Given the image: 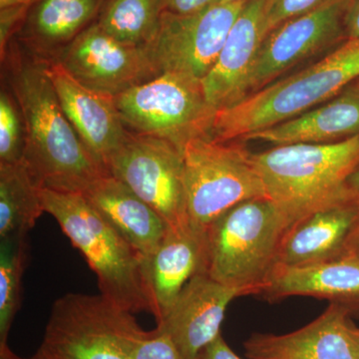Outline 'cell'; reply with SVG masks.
<instances>
[{
  "mask_svg": "<svg viewBox=\"0 0 359 359\" xmlns=\"http://www.w3.org/2000/svg\"><path fill=\"white\" fill-rule=\"evenodd\" d=\"M25 129L22 116L13 95L0 92V163L16 164L23 160Z\"/></svg>",
  "mask_w": 359,
  "mask_h": 359,
  "instance_id": "484cf974",
  "label": "cell"
},
{
  "mask_svg": "<svg viewBox=\"0 0 359 359\" xmlns=\"http://www.w3.org/2000/svg\"><path fill=\"white\" fill-rule=\"evenodd\" d=\"M40 197L44 212L56 219L95 273L100 294L130 313H151L140 255L83 194L41 189Z\"/></svg>",
  "mask_w": 359,
  "mask_h": 359,
  "instance_id": "5b68a950",
  "label": "cell"
},
{
  "mask_svg": "<svg viewBox=\"0 0 359 359\" xmlns=\"http://www.w3.org/2000/svg\"><path fill=\"white\" fill-rule=\"evenodd\" d=\"M132 313L102 294H66L52 306L43 347L57 359H130Z\"/></svg>",
  "mask_w": 359,
  "mask_h": 359,
  "instance_id": "ba28073f",
  "label": "cell"
},
{
  "mask_svg": "<svg viewBox=\"0 0 359 359\" xmlns=\"http://www.w3.org/2000/svg\"><path fill=\"white\" fill-rule=\"evenodd\" d=\"M126 344L130 359H184L169 334L158 327L145 332L137 321L127 332Z\"/></svg>",
  "mask_w": 359,
  "mask_h": 359,
  "instance_id": "4316f807",
  "label": "cell"
},
{
  "mask_svg": "<svg viewBox=\"0 0 359 359\" xmlns=\"http://www.w3.org/2000/svg\"><path fill=\"white\" fill-rule=\"evenodd\" d=\"M221 0H165L166 11L177 14H191L205 11Z\"/></svg>",
  "mask_w": 359,
  "mask_h": 359,
  "instance_id": "f546056e",
  "label": "cell"
},
{
  "mask_svg": "<svg viewBox=\"0 0 359 359\" xmlns=\"http://www.w3.org/2000/svg\"><path fill=\"white\" fill-rule=\"evenodd\" d=\"M351 252H359V224L351 243Z\"/></svg>",
  "mask_w": 359,
  "mask_h": 359,
  "instance_id": "8d00e7d4",
  "label": "cell"
},
{
  "mask_svg": "<svg viewBox=\"0 0 359 359\" xmlns=\"http://www.w3.org/2000/svg\"><path fill=\"white\" fill-rule=\"evenodd\" d=\"M0 242V346H4L20 308L21 282L29 245L28 238H6Z\"/></svg>",
  "mask_w": 359,
  "mask_h": 359,
  "instance_id": "d4e9b609",
  "label": "cell"
},
{
  "mask_svg": "<svg viewBox=\"0 0 359 359\" xmlns=\"http://www.w3.org/2000/svg\"><path fill=\"white\" fill-rule=\"evenodd\" d=\"M197 359H242L233 353L226 344L223 335L214 340L209 346L201 351Z\"/></svg>",
  "mask_w": 359,
  "mask_h": 359,
  "instance_id": "4dcf8cb0",
  "label": "cell"
},
{
  "mask_svg": "<svg viewBox=\"0 0 359 359\" xmlns=\"http://www.w3.org/2000/svg\"><path fill=\"white\" fill-rule=\"evenodd\" d=\"M106 0H36L18 33L28 53L53 59L93 25Z\"/></svg>",
  "mask_w": 359,
  "mask_h": 359,
  "instance_id": "7402d4cb",
  "label": "cell"
},
{
  "mask_svg": "<svg viewBox=\"0 0 359 359\" xmlns=\"http://www.w3.org/2000/svg\"><path fill=\"white\" fill-rule=\"evenodd\" d=\"M165 11V0H106L96 22L122 43L147 46Z\"/></svg>",
  "mask_w": 359,
  "mask_h": 359,
  "instance_id": "cb8c5ba5",
  "label": "cell"
},
{
  "mask_svg": "<svg viewBox=\"0 0 359 359\" xmlns=\"http://www.w3.org/2000/svg\"><path fill=\"white\" fill-rule=\"evenodd\" d=\"M83 195L140 255L142 261L155 252L169 229L155 210L110 174L97 180Z\"/></svg>",
  "mask_w": 359,
  "mask_h": 359,
  "instance_id": "44dd1931",
  "label": "cell"
},
{
  "mask_svg": "<svg viewBox=\"0 0 359 359\" xmlns=\"http://www.w3.org/2000/svg\"><path fill=\"white\" fill-rule=\"evenodd\" d=\"M248 0H221V4H238V2H245Z\"/></svg>",
  "mask_w": 359,
  "mask_h": 359,
  "instance_id": "74e56055",
  "label": "cell"
},
{
  "mask_svg": "<svg viewBox=\"0 0 359 359\" xmlns=\"http://www.w3.org/2000/svg\"><path fill=\"white\" fill-rule=\"evenodd\" d=\"M25 163H0V238H28L44 212L40 190Z\"/></svg>",
  "mask_w": 359,
  "mask_h": 359,
  "instance_id": "603a6c76",
  "label": "cell"
},
{
  "mask_svg": "<svg viewBox=\"0 0 359 359\" xmlns=\"http://www.w3.org/2000/svg\"><path fill=\"white\" fill-rule=\"evenodd\" d=\"M346 0H328L269 32L250 73L249 96L273 83L306 59L346 41Z\"/></svg>",
  "mask_w": 359,
  "mask_h": 359,
  "instance_id": "8fae6325",
  "label": "cell"
},
{
  "mask_svg": "<svg viewBox=\"0 0 359 359\" xmlns=\"http://www.w3.org/2000/svg\"><path fill=\"white\" fill-rule=\"evenodd\" d=\"M348 188L354 195L359 197V168L356 170L348 180Z\"/></svg>",
  "mask_w": 359,
  "mask_h": 359,
  "instance_id": "d590c367",
  "label": "cell"
},
{
  "mask_svg": "<svg viewBox=\"0 0 359 359\" xmlns=\"http://www.w3.org/2000/svg\"><path fill=\"white\" fill-rule=\"evenodd\" d=\"M252 158L269 199L292 224L353 194L348 180L359 168V136L330 144L275 146Z\"/></svg>",
  "mask_w": 359,
  "mask_h": 359,
  "instance_id": "3957f363",
  "label": "cell"
},
{
  "mask_svg": "<svg viewBox=\"0 0 359 359\" xmlns=\"http://www.w3.org/2000/svg\"><path fill=\"white\" fill-rule=\"evenodd\" d=\"M328 0H269L266 34L285 21L313 11Z\"/></svg>",
  "mask_w": 359,
  "mask_h": 359,
  "instance_id": "83f0119b",
  "label": "cell"
},
{
  "mask_svg": "<svg viewBox=\"0 0 359 359\" xmlns=\"http://www.w3.org/2000/svg\"><path fill=\"white\" fill-rule=\"evenodd\" d=\"M344 29L346 39H359V0H346Z\"/></svg>",
  "mask_w": 359,
  "mask_h": 359,
  "instance_id": "1f68e13d",
  "label": "cell"
},
{
  "mask_svg": "<svg viewBox=\"0 0 359 359\" xmlns=\"http://www.w3.org/2000/svg\"><path fill=\"white\" fill-rule=\"evenodd\" d=\"M250 153L237 141L199 137L183 149L188 212L207 228L245 201L268 198Z\"/></svg>",
  "mask_w": 359,
  "mask_h": 359,
  "instance_id": "52a82bcc",
  "label": "cell"
},
{
  "mask_svg": "<svg viewBox=\"0 0 359 359\" xmlns=\"http://www.w3.org/2000/svg\"><path fill=\"white\" fill-rule=\"evenodd\" d=\"M351 318L330 304L316 320L285 334H254L245 340L250 359H358L349 335Z\"/></svg>",
  "mask_w": 359,
  "mask_h": 359,
  "instance_id": "d6986e66",
  "label": "cell"
},
{
  "mask_svg": "<svg viewBox=\"0 0 359 359\" xmlns=\"http://www.w3.org/2000/svg\"><path fill=\"white\" fill-rule=\"evenodd\" d=\"M106 170L147 203L168 226L190 221L183 151L171 142L130 131Z\"/></svg>",
  "mask_w": 359,
  "mask_h": 359,
  "instance_id": "9c48e42d",
  "label": "cell"
},
{
  "mask_svg": "<svg viewBox=\"0 0 359 359\" xmlns=\"http://www.w3.org/2000/svg\"><path fill=\"white\" fill-rule=\"evenodd\" d=\"M290 224L269 198L235 205L207 226L205 273L224 285L259 295L278 266Z\"/></svg>",
  "mask_w": 359,
  "mask_h": 359,
  "instance_id": "277c9868",
  "label": "cell"
},
{
  "mask_svg": "<svg viewBox=\"0 0 359 359\" xmlns=\"http://www.w3.org/2000/svg\"><path fill=\"white\" fill-rule=\"evenodd\" d=\"M358 224L359 197L353 193L311 212L287 229L278 266L301 268L346 256Z\"/></svg>",
  "mask_w": 359,
  "mask_h": 359,
  "instance_id": "e0dca14e",
  "label": "cell"
},
{
  "mask_svg": "<svg viewBox=\"0 0 359 359\" xmlns=\"http://www.w3.org/2000/svg\"><path fill=\"white\" fill-rule=\"evenodd\" d=\"M50 60L60 63L80 84L111 97L160 75L146 46L118 41L96 21Z\"/></svg>",
  "mask_w": 359,
  "mask_h": 359,
  "instance_id": "7c38bea8",
  "label": "cell"
},
{
  "mask_svg": "<svg viewBox=\"0 0 359 359\" xmlns=\"http://www.w3.org/2000/svg\"><path fill=\"white\" fill-rule=\"evenodd\" d=\"M0 359H57L54 358L52 354L47 353L46 351L43 348V347L40 346L37 353L30 358H20V356L16 355L15 353H13V351H11L7 344H4V346H0Z\"/></svg>",
  "mask_w": 359,
  "mask_h": 359,
  "instance_id": "d6a6232c",
  "label": "cell"
},
{
  "mask_svg": "<svg viewBox=\"0 0 359 359\" xmlns=\"http://www.w3.org/2000/svg\"><path fill=\"white\" fill-rule=\"evenodd\" d=\"M245 2H219L191 14L165 11L154 39L146 46L160 74L177 73L203 81Z\"/></svg>",
  "mask_w": 359,
  "mask_h": 359,
  "instance_id": "30bf717a",
  "label": "cell"
},
{
  "mask_svg": "<svg viewBox=\"0 0 359 359\" xmlns=\"http://www.w3.org/2000/svg\"><path fill=\"white\" fill-rule=\"evenodd\" d=\"M29 6H9L0 8V47L1 57H6L11 35L20 30Z\"/></svg>",
  "mask_w": 359,
  "mask_h": 359,
  "instance_id": "f1b7e54d",
  "label": "cell"
},
{
  "mask_svg": "<svg viewBox=\"0 0 359 359\" xmlns=\"http://www.w3.org/2000/svg\"><path fill=\"white\" fill-rule=\"evenodd\" d=\"M207 266V228L187 222L169 226L155 252L142 261L144 283L151 313L159 323L177 297Z\"/></svg>",
  "mask_w": 359,
  "mask_h": 359,
  "instance_id": "5bb4252c",
  "label": "cell"
},
{
  "mask_svg": "<svg viewBox=\"0 0 359 359\" xmlns=\"http://www.w3.org/2000/svg\"><path fill=\"white\" fill-rule=\"evenodd\" d=\"M359 136V84L349 85L327 102L282 123L249 135L275 146L330 144Z\"/></svg>",
  "mask_w": 359,
  "mask_h": 359,
  "instance_id": "ffe728a7",
  "label": "cell"
},
{
  "mask_svg": "<svg viewBox=\"0 0 359 359\" xmlns=\"http://www.w3.org/2000/svg\"><path fill=\"white\" fill-rule=\"evenodd\" d=\"M125 127L157 137L183 151L189 141L210 137L217 111L205 98L202 81L162 73L114 97Z\"/></svg>",
  "mask_w": 359,
  "mask_h": 359,
  "instance_id": "8992f818",
  "label": "cell"
},
{
  "mask_svg": "<svg viewBox=\"0 0 359 359\" xmlns=\"http://www.w3.org/2000/svg\"><path fill=\"white\" fill-rule=\"evenodd\" d=\"M247 290L217 282L207 273L189 280L157 327L170 335L184 359H197L221 335L224 313L233 299Z\"/></svg>",
  "mask_w": 359,
  "mask_h": 359,
  "instance_id": "9a60e30c",
  "label": "cell"
},
{
  "mask_svg": "<svg viewBox=\"0 0 359 359\" xmlns=\"http://www.w3.org/2000/svg\"><path fill=\"white\" fill-rule=\"evenodd\" d=\"M259 297L271 304L292 297L325 299L359 318V252L313 266H278Z\"/></svg>",
  "mask_w": 359,
  "mask_h": 359,
  "instance_id": "ac0fdd59",
  "label": "cell"
},
{
  "mask_svg": "<svg viewBox=\"0 0 359 359\" xmlns=\"http://www.w3.org/2000/svg\"><path fill=\"white\" fill-rule=\"evenodd\" d=\"M36 0H0V8L9 6H30Z\"/></svg>",
  "mask_w": 359,
  "mask_h": 359,
  "instance_id": "e575fe53",
  "label": "cell"
},
{
  "mask_svg": "<svg viewBox=\"0 0 359 359\" xmlns=\"http://www.w3.org/2000/svg\"><path fill=\"white\" fill-rule=\"evenodd\" d=\"M349 335L355 353L356 358L359 359V327L354 325L353 320L349 323Z\"/></svg>",
  "mask_w": 359,
  "mask_h": 359,
  "instance_id": "836d02e7",
  "label": "cell"
},
{
  "mask_svg": "<svg viewBox=\"0 0 359 359\" xmlns=\"http://www.w3.org/2000/svg\"><path fill=\"white\" fill-rule=\"evenodd\" d=\"M356 82H358V83L359 84V80H358V81H356Z\"/></svg>",
  "mask_w": 359,
  "mask_h": 359,
  "instance_id": "f35d334b",
  "label": "cell"
},
{
  "mask_svg": "<svg viewBox=\"0 0 359 359\" xmlns=\"http://www.w3.org/2000/svg\"><path fill=\"white\" fill-rule=\"evenodd\" d=\"M359 80V39H346L314 65L276 80L237 105L217 112L210 137L244 141L330 101Z\"/></svg>",
  "mask_w": 359,
  "mask_h": 359,
  "instance_id": "7a4b0ae2",
  "label": "cell"
},
{
  "mask_svg": "<svg viewBox=\"0 0 359 359\" xmlns=\"http://www.w3.org/2000/svg\"><path fill=\"white\" fill-rule=\"evenodd\" d=\"M9 52L8 82L25 123L22 162L42 189L86 193L108 172L90 154L63 112L45 59Z\"/></svg>",
  "mask_w": 359,
  "mask_h": 359,
  "instance_id": "6da1fadb",
  "label": "cell"
},
{
  "mask_svg": "<svg viewBox=\"0 0 359 359\" xmlns=\"http://www.w3.org/2000/svg\"><path fill=\"white\" fill-rule=\"evenodd\" d=\"M269 0H248L231 26L223 48L203 79L205 98L217 111L237 105L249 96L250 73L266 36Z\"/></svg>",
  "mask_w": 359,
  "mask_h": 359,
  "instance_id": "2e32d148",
  "label": "cell"
},
{
  "mask_svg": "<svg viewBox=\"0 0 359 359\" xmlns=\"http://www.w3.org/2000/svg\"><path fill=\"white\" fill-rule=\"evenodd\" d=\"M45 62L63 112L90 154L106 170L130 132L118 112L114 97L80 84L57 61L45 59Z\"/></svg>",
  "mask_w": 359,
  "mask_h": 359,
  "instance_id": "4fadbf2b",
  "label": "cell"
}]
</instances>
